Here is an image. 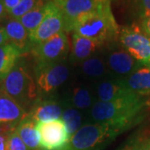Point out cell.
Returning <instances> with one entry per match:
<instances>
[{
	"label": "cell",
	"instance_id": "f1b7e54d",
	"mask_svg": "<svg viewBox=\"0 0 150 150\" xmlns=\"http://www.w3.org/2000/svg\"><path fill=\"white\" fill-rule=\"evenodd\" d=\"M140 28L146 35L150 38V17L141 20Z\"/></svg>",
	"mask_w": 150,
	"mask_h": 150
},
{
	"label": "cell",
	"instance_id": "8fae6325",
	"mask_svg": "<svg viewBox=\"0 0 150 150\" xmlns=\"http://www.w3.org/2000/svg\"><path fill=\"white\" fill-rule=\"evenodd\" d=\"M63 32H65L64 20L57 5L40 25L29 33V40L32 46H35Z\"/></svg>",
	"mask_w": 150,
	"mask_h": 150
},
{
	"label": "cell",
	"instance_id": "e0dca14e",
	"mask_svg": "<svg viewBox=\"0 0 150 150\" xmlns=\"http://www.w3.org/2000/svg\"><path fill=\"white\" fill-rule=\"evenodd\" d=\"M123 81L134 93L142 97H150V65H142L123 79Z\"/></svg>",
	"mask_w": 150,
	"mask_h": 150
},
{
	"label": "cell",
	"instance_id": "44dd1931",
	"mask_svg": "<svg viewBox=\"0 0 150 150\" xmlns=\"http://www.w3.org/2000/svg\"><path fill=\"white\" fill-rule=\"evenodd\" d=\"M36 124L32 118L25 117L17 126L16 130L24 144L28 150H39V134L38 133Z\"/></svg>",
	"mask_w": 150,
	"mask_h": 150
},
{
	"label": "cell",
	"instance_id": "4fadbf2b",
	"mask_svg": "<svg viewBox=\"0 0 150 150\" xmlns=\"http://www.w3.org/2000/svg\"><path fill=\"white\" fill-rule=\"evenodd\" d=\"M64 110L63 101H60L52 96L42 97L38 98L35 103L30 108L28 116L35 123L45 122L61 118Z\"/></svg>",
	"mask_w": 150,
	"mask_h": 150
},
{
	"label": "cell",
	"instance_id": "1f68e13d",
	"mask_svg": "<svg viewBox=\"0 0 150 150\" xmlns=\"http://www.w3.org/2000/svg\"><path fill=\"white\" fill-rule=\"evenodd\" d=\"M8 12L6 10L5 7L4 5V4H3V1L0 0V19L4 18L8 16Z\"/></svg>",
	"mask_w": 150,
	"mask_h": 150
},
{
	"label": "cell",
	"instance_id": "7402d4cb",
	"mask_svg": "<svg viewBox=\"0 0 150 150\" xmlns=\"http://www.w3.org/2000/svg\"><path fill=\"white\" fill-rule=\"evenodd\" d=\"M94 97H96L95 94L93 93L89 88L79 84L71 88L69 95L66 99L78 110H90L96 103Z\"/></svg>",
	"mask_w": 150,
	"mask_h": 150
},
{
	"label": "cell",
	"instance_id": "d590c367",
	"mask_svg": "<svg viewBox=\"0 0 150 150\" xmlns=\"http://www.w3.org/2000/svg\"><path fill=\"white\" fill-rule=\"evenodd\" d=\"M1 83H2V80H0V84H1Z\"/></svg>",
	"mask_w": 150,
	"mask_h": 150
},
{
	"label": "cell",
	"instance_id": "ffe728a7",
	"mask_svg": "<svg viewBox=\"0 0 150 150\" xmlns=\"http://www.w3.org/2000/svg\"><path fill=\"white\" fill-rule=\"evenodd\" d=\"M19 48L12 43L0 45V80L5 78L13 69L22 56Z\"/></svg>",
	"mask_w": 150,
	"mask_h": 150
},
{
	"label": "cell",
	"instance_id": "f546056e",
	"mask_svg": "<svg viewBox=\"0 0 150 150\" xmlns=\"http://www.w3.org/2000/svg\"><path fill=\"white\" fill-rule=\"evenodd\" d=\"M2 1H3L4 5L5 7L6 10L8 13V12H10L13 8H14L19 4V2L21 0H2Z\"/></svg>",
	"mask_w": 150,
	"mask_h": 150
},
{
	"label": "cell",
	"instance_id": "603a6c76",
	"mask_svg": "<svg viewBox=\"0 0 150 150\" xmlns=\"http://www.w3.org/2000/svg\"><path fill=\"white\" fill-rule=\"evenodd\" d=\"M64 103V110L61 118L66 124V127L72 137L74 134L83 126V118L82 114L75 108L67 99L63 100Z\"/></svg>",
	"mask_w": 150,
	"mask_h": 150
},
{
	"label": "cell",
	"instance_id": "5b68a950",
	"mask_svg": "<svg viewBox=\"0 0 150 150\" xmlns=\"http://www.w3.org/2000/svg\"><path fill=\"white\" fill-rule=\"evenodd\" d=\"M35 82L38 97L52 96L53 93L68 80L70 75L69 66L65 62L35 64Z\"/></svg>",
	"mask_w": 150,
	"mask_h": 150
},
{
	"label": "cell",
	"instance_id": "d6986e66",
	"mask_svg": "<svg viewBox=\"0 0 150 150\" xmlns=\"http://www.w3.org/2000/svg\"><path fill=\"white\" fill-rule=\"evenodd\" d=\"M79 65L81 73L92 79L103 80L110 74L103 55L95 54Z\"/></svg>",
	"mask_w": 150,
	"mask_h": 150
},
{
	"label": "cell",
	"instance_id": "d6a6232c",
	"mask_svg": "<svg viewBox=\"0 0 150 150\" xmlns=\"http://www.w3.org/2000/svg\"><path fill=\"white\" fill-rule=\"evenodd\" d=\"M120 150H134V144H133V141L131 140L129 144L125 145L123 148H122Z\"/></svg>",
	"mask_w": 150,
	"mask_h": 150
},
{
	"label": "cell",
	"instance_id": "83f0119b",
	"mask_svg": "<svg viewBox=\"0 0 150 150\" xmlns=\"http://www.w3.org/2000/svg\"><path fill=\"white\" fill-rule=\"evenodd\" d=\"M9 132L10 131L0 129V150H8L7 141H8V135Z\"/></svg>",
	"mask_w": 150,
	"mask_h": 150
},
{
	"label": "cell",
	"instance_id": "30bf717a",
	"mask_svg": "<svg viewBox=\"0 0 150 150\" xmlns=\"http://www.w3.org/2000/svg\"><path fill=\"white\" fill-rule=\"evenodd\" d=\"M103 57L110 74H113L122 79L142 66L123 47L110 49L107 54H103Z\"/></svg>",
	"mask_w": 150,
	"mask_h": 150
},
{
	"label": "cell",
	"instance_id": "7c38bea8",
	"mask_svg": "<svg viewBox=\"0 0 150 150\" xmlns=\"http://www.w3.org/2000/svg\"><path fill=\"white\" fill-rule=\"evenodd\" d=\"M28 112L13 98L4 92L0 94V129L11 131L27 116Z\"/></svg>",
	"mask_w": 150,
	"mask_h": 150
},
{
	"label": "cell",
	"instance_id": "7a4b0ae2",
	"mask_svg": "<svg viewBox=\"0 0 150 150\" xmlns=\"http://www.w3.org/2000/svg\"><path fill=\"white\" fill-rule=\"evenodd\" d=\"M111 2H101L96 10L76 23L74 33L107 45L119 36L120 28L111 9Z\"/></svg>",
	"mask_w": 150,
	"mask_h": 150
},
{
	"label": "cell",
	"instance_id": "2e32d148",
	"mask_svg": "<svg viewBox=\"0 0 150 150\" xmlns=\"http://www.w3.org/2000/svg\"><path fill=\"white\" fill-rule=\"evenodd\" d=\"M57 4L54 0L47 2L44 0H39L37 5L32 10L18 20H19L23 27L27 29L28 33H31L40 25V23L54 10Z\"/></svg>",
	"mask_w": 150,
	"mask_h": 150
},
{
	"label": "cell",
	"instance_id": "8992f818",
	"mask_svg": "<svg viewBox=\"0 0 150 150\" xmlns=\"http://www.w3.org/2000/svg\"><path fill=\"white\" fill-rule=\"evenodd\" d=\"M69 51V38L63 32L43 43L33 46L30 54L35 59V64H46L64 62Z\"/></svg>",
	"mask_w": 150,
	"mask_h": 150
},
{
	"label": "cell",
	"instance_id": "277c9868",
	"mask_svg": "<svg viewBox=\"0 0 150 150\" xmlns=\"http://www.w3.org/2000/svg\"><path fill=\"white\" fill-rule=\"evenodd\" d=\"M122 133L110 123H86L71 137L66 150H104Z\"/></svg>",
	"mask_w": 150,
	"mask_h": 150
},
{
	"label": "cell",
	"instance_id": "5bb4252c",
	"mask_svg": "<svg viewBox=\"0 0 150 150\" xmlns=\"http://www.w3.org/2000/svg\"><path fill=\"white\" fill-rule=\"evenodd\" d=\"M132 92L122 79L113 78L105 79L97 83L95 88V96L97 101L110 102L119 98L130 94Z\"/></svg>",
	"mask_w": 150,
	"mask_h": 150
},
{
	"label": "cell",
	"instance_id": "ac0fdd59",
	"mask_svg": "<svg viewBox=\"0 0 150 150\" xmlns=\"http://www.w3.org/2000/svg\"><path fill=\"white\" fill-rule=\"evenodd\" d=\"M4 28L9 43L16 45L21 50L22 54L30 52L33 46L29 40V33L19 20L11 18L6 23Z\"/></svg>",
	"mask_w": 150,
	"mask_h": 150
},
{
	"label": "cell",
	"instance_id": "484cf974",
	"mask_svg": "<svg viewBox=\"0 0 150 150\" xmlns=\"http://www.w3.org/2000/svg\"><path fill=\"white\" fill-rule=\"evenodd\" d=\"M7 149L8 150H28L27 146L24 144L21 138L17 132L16 129L11 130L8 135L7 141Z\"/></svg>",
	"mask_w": 150,
	"mask_h": 150
},
{
	"label": "cell",
	"instance_id": "3957f363",
	"mask_svg": "<svg viewBox=\"0 0 150 150\" xmlns=\"http://www.w3.org/2000/svg\"><path fill=\"white\" fill-rule=\"evenodd\" d=\"M3 92L22 107L32 108L38 98L37 84L25 63L19 59L1 83Z\"/></svg>",
	"mask_w": 150,
	"mask_h": 150
},
{
	"label": "cell",
	"instance_id": "9c48e42d",
	"mask_svg": "<svg viewBox=\"0 0 150 150\" xmlns=\"http://www.w3.org/2000/svg\"><path fill=\"white\" fill-rule=\"evenodd\" d=\"M64 17L65 31L74 30L76 23L90 13L96 10L101 2L96 0H54Z\"/></svg>",
	"mask_w": 150,
	"mask_h": 150
},
{
	"label": "cell",
	"instance_id": "9a60e30c",
	"mask_svg": "<svg viewBox=\"0 0 150 150\" xmlns=\"http://www.w3.org/2000/svg\"><path fill=\"white\" fill-rule=\"evenodd\" d=\"M103 46L102 43L93 39L74 33L69 55L70 61L75 65L80 64L84 60L95 55L97 51L100 50Z\"/></svg>",
	"mask_w": 150,
	"mask_h": 150
},
{
	"label": "cell",
	"instance_id": "ba28073f",
	"mask_svg": "<svg viewBox=\"0 0 150 150\" xmlns=\"http://www.w3.org/2000/svg\"><path fill=\"white\" fill-rule=\"evenodd\" d=\"M39 134V150H66L70 136L62 118L39 122L36 124Z\"/></svg>",
	"mask_w": 150,
	"mask_h": 150
},
{
	"label": "cell",
	"instance_id": "4316f807",
	"mask_svg": "<svg viewBox=\"0 0 150 150\" xmlns=\"http://www.w3.org/2000/svg\"><path fill=\"white\" fill-rule=\"evenodd\" d=\"M134 150H150V131H146L133 139Z\"/></svg>",
	"mask_w": 150,
	"mask_h": 150
},
{
	"label": "cell",
	"instance_id": "6da1fadb",
	"mask_svg": "<svg viewBox=\"0 0 150 150\" xmlns=\"http://www.w3.org/2000/svg\"><path fill=\"white\" fill-rule=\"evenodd\" d=\"M149 98L131 93L110 102L97 101L89 110L94 123H108L125 132L139 123L147 113Z\"/></svg>",
	"mask_w": 150,
	"mask_h": 150
},
{
	"label": "cell",
	"instance_id": "836d02e7",
	"mask_svg": "<svg viewBox=\"0 0 150 150\" xmlns=\"http://www.w3.org/2000/svg\"><path fill=\"white\" fill-rule=\"evenodd\" d=\"M98 2H111V0H96Z\"/></svg>",
	"mask_w": 150,
	"mask_h": 150
},
{
	"label": "cell",
	"instance_id": "d4e9b609",
	"mask_svg": "<svg viewBox=\"0 0 150 150\" xmlns=\"http://www.w3.org/2000/svg\"><path fill=\"white\" fill-rule=\"evenodd\" d=\"M38 2L39 0H21L14 8L8 12V16L11 18L18 19L32 10Z\"/></svg>",
	"mask_w": 150,
	"mask_h": 150
},
{
	"label": "cell",
	"instance_id": "e575fe53",
	"mask_svg": "<svg viewBox=\"0 0 150 150\" xmlns=\"http://www.w3.org/2000/svg\"><path fill=\"white\" fill-rule=\"evenodd\" d=\"M3 93V90H2V88H1V84H0V94Z\"/></svg>",
	"mask_w": 150,
	"mask_h": 150
},
{
	"label": "cell",
	"instance_id": "4dcf8cb0",
	"mask_svg": "<svg viewBox=\"0 0 150 150\" xmlns=\"http://www.w3.org/2000/svg\"><path fill=\"white\" fill-rule=\"evenodd\" d=\"M8 43V38L7 36L4 28H0V45Z\"/></svg>",
	"mask_w": 150,
	"mask_h": 150
},
{
	"label": "cell",
	"instance_id": "52a82bcc",
	"mask_svg": "<svg viewBox=\"0 0 150 150\" xmlns=\"http://www.w3.org/2000/svg\"><path fill=\"white\" fill-rule=\"evenodd\" d=\"M119 42L142 65H150V38L139 26L133 24L120 29Z\"/></svg>",
	"mask_w": 150,
	"mask_h": 150
},
{
	"label": "cell",
	"instance_id": "cb8c5ba5",
	"mask_svg": "<svg viewBox=\"0 0 150 150\" xmlns=\"http://www.w3.org/2000/svg\"><path fill=\"white\" fill-rule=\"evenodd\" d=\"M131 14L140 21L150 17V0H131L129 4Z\"/></svg>",
	"mask_w": 150,
	"mask_h": 150
}]
</instances>
